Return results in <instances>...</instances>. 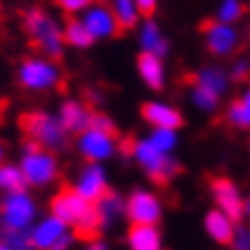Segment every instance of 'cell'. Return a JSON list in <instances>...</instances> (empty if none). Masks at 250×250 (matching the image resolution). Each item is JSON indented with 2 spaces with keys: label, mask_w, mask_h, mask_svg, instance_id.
I'll return each instance as SVG.
<instances>
[{
  "label": "cell",
  "mask_w": 250,
  "mask_h": 250,
  "mask_svg": "<svg viewBox=\"0 0 250 250\" xmlns=\"http://www.w3.org/2000/svg\"><path fill=\"white\" fill-rule=\"evenodd\" d=\"M21 25L23 32L30 39V44L42 55H48L53 60H60L64 55V51H67L64 23L58 21V16L53 12H48L46 7H39V5H30L28 9H23Z\"/></svg>",
  "instance_id": "1"
},
{
  "label": "cell",
  "mask_w": 250,
  "mask_h": 250,
  "mask_svg": "<svg viewBox=\"0 0 250 250\" xmlns=\"http://www.w3.org/2000/svg\"><path fill=\"white\" fill-rule=\"evenodd\" d=\"M19 126H21L25 140H32L44 149L60 154L69 147L71 133L62 126L58 113H48V110H42V108L28 110V113H23L19 117Z\"/></svg>",
  "instance_id": "2"
},
{
  "label": "cell",
  "mask_w": 250,
  "mask_h": 250,
  "mask_svg": "<svg viewBox=\"0 0 250 250\" xmlns=\"http://www.w3.org/2000/svg\"><path fill=\"white\" fill-rule=\"evenodd\" d=\"M62 67L60 62L48 55H25L16 64V83L23 92L30 94H48L62 85Z\"/></svg>",
  "instance_id": "3"
},
{
  "label": "cell",
  "mask_w": 250,
  "mask_h": 250,
  "mask_svg": "<svg viewBox=\"0 0 250 250\" xmlns=\"http://www.w3.org/2000/svg\"><path fill=\"white\" fill-rule=\"evenodd\" d=\"M16 163L21 166L28 188H37V190L51 188L60 179V172H62L58 154L39 147L32 140H23L21 156H19Z\"/></svg>",
  "instance_id": "4"
},
{
  "label": "cell",
  "mask_w": 250,
  "mask_h": 250,
  "mask_svg": "<svg viewBox=\"0 0 250 250\" xmlns=\"http://www.w3.org/2000/svg\"><path fill=\"white\" fill-rule=\"evenodd\" d=\"M129 154H131V159H133V163H136L152 182L170 184L177 174L182 172L179 161L174 159V156H170V154H163L147 136L136 138V140L129 145Z\"/></svg>",
  "instance_id": "5"
},
{
  "label": "cell",
  "mask_w": 250,
  "mask_h": 250,
  "mask_svg": "<svg viewBox=\"0 0 250 250\" xmlns=\"http://www.w3.org/2000/svg\"><path fill=\"white\" fill-rule=\"evenodd\" d=\"M39 220V202L28 188L5 193L0 197V229L30 232Z\"/></svg>",
  "instance_id": "6"
},
{
  "label": "cell",
  "mask_w": 250,
  "mask_h": 250,
  "mask_svg": "<svg viewBox=\"0 0 250 250\" xmlns=\"http://www.w3.org/2000/svg\"><path fill=\"white\" fill-rule=\"evenodd\" d=\"M30 239L37 250H74L78 234L76 229L55 218L53 213H46L39 216V220L32 225Z\"/></svg>",
  "instance_id": "7"
},
{
  "label": "cell",
  "mask_w": 250,
  "mask_h": 250,
  "mask_svg": "<svg viewBox=\"0 0 250 250\" xmlns=\"http://www.w3.org/2000/svg\"><path fill=\"white\" fill-rule=\"evenodd\" d=\"M76 152L85 163H108L120 152L117 131H104L97 126L85 129L76 136Z\"/></svg>",
  "instance_id": "8"
},
{
  "label": "cell",
  "mask_w": 250,
  "mask_h": 250,
  "mask_svg": "<svg viewBox=\"0 0 250 250\" xmlns=\"http://www.w3.org/2000/svg\"><path fill=\"white\" fill-rule=\"evenodd\" d=\"M166 216V205L159 193L138 186L126 195V220L131 225H161Z\"/></svg>",
  "instance_id": "9"
},
{
  "label": "cell",
  "mask_w": 250,
  "mask_h": 250,
  "mask_svg": "<svg viewBox=\"0 0 250 250\" xmlns=\"http://www.w3.org/2000/svg\"><path fill=\"white\" fill-rule=\"evenodd\" d=\"M202 44H205L207 53L218 60L232 58L241 46V32L232 23L209 19L207 23H202Z\"/></svg>",
  "instance_id": "10"
},
{
  "label": "cell",
  "mask_w": 250,
  "mask_h": 250,
  "mask_svg": "<svg viewBox=\"0 0 250 250\" xmlns=\"http://www.w3.org/2000/svg\"><path fill=\"white\" fill-rule=\"evenodd\" d=\"M71 188L90 205L101 200L110 190V174L106 163H83L71 182Z\"/></svg>",
  "instance_id": "11"
},
{
  "label": "cell",
  "mask_w": 250,
  "mask_h": 250,
  "mask_svg": "<svg viewBox=\"0 0 250 250\" xmlns=\"http://www.w3.org/2000/svg\"><path fill=\"white\" fill-rule=\"evenodd\" d=\"M209 193H211V200H213V207L225 211L228 216L241 223L243 220V202H246V195L241 193L239 184L229 177H213L209 182Z\"/></svg>",
  "instance_id": "12"
},
{
  "label": "cell",
  "mask_w": 250,
  "mask_h": 250,
  "mask_svg": "<svg viewBox=\"0 0 250 250\" xmlns=\"http://www.w3.org/2000/svg\"><path fill=\"white\" fill-rule=\"evenodd\" d=\"M81 19H83L85 28L90 30V35L94 37V42H110L122 32V25L115 19L108 0H97L92 7L85 9V14Z\"/></svg>",
  "instance_id": "13"
},
{
  "label": "cell",
  "mask_w": 250,
  "mask_h": 250,
  "mask_svg": "<svg viewBox=\"0 0 250 250\" xmlns=\"http://www.w3.org/2000/svg\"><path fill=\"white\" fill-rule=\"evenodd\" d=\"M90 209H92L90 202L83 200L71 186H69V188H60L48 200V213H53L55 218H60L62 223H67L69 228H76L78 220L83 218Z\"/></svg>",
  "instance_id": "14"
},
{
  "label": "cell",
  "mask_w": 250,
  "mask_h": 250,
  "mask_svg": "<svg viewBox=\"0 0 250 250\" xmlns=\"http://www.w3.org/2000/svg\"><path fill=\"white\" fill-rule=\"evenodd\" d=\"M140 117L147 126L152 129H182L184 124V113L179 108L163 101V99H149L140 106Z\"/></svg>",
  "instance_id": "15"
},
{
  "label": "cell",
  "mask_w": 250,
  "mask_h": 250,
  "mask_svg": "<svg viewBox=\"0 0 250 250\" xmlns=\"http://www.w3.org/2000/svg\"><path fill=\"white\" fill-rule=\"evenodd\" d=\"M92 106L85 101V99H78V97H67L60 101L58 106V117H60L62 126L71 133V136H78L83 133L85 129L92 126Z\"/></svg>",
  "instance_id": "16"
},
{
  "label": "cell",
  "mask_w": 250,
  "mask_h": 250,
  "mask_svg": "<svg viewBox=\"0 0 250 250\" xmlns=\"http://www.w3.org/2000/svg\"><path fill=\"white\" fill-rule=\"evenodd\" d=\"M136 32H138L136 39L140 53H152L166 60L167 53H170V39L166 37V32H163L159 21H154L152 16H145L140 25L136 28Z\"/></svg>",
  "instance_id": "17"
},
{
  "label": "cell",
  "mask_w": 250,
  "mask_h": 250,
  "mask_svg": "<svg viewBox=\"0 0 250 250\" xmlns=\"http://www.w3.org/2000/svg\"><path fill=\"white\" fill-rule=\"evenodd\" d=\"M94 211H97V218H99V229L108 232L122 218H126V195H122L120 190L110 188L101 200L94 202Z\"/></svg>",
  "instance_id": "18"
},
{
  "label": "cell",
  "mask_w": 250,
  "mask_h": 250,
  "mask_svg": "<svg viewBox=\"0 0 250 250\" xmlns=\"http://www.w3.org/2000/svg\"><path fill=\"white\" fill-rule=\"evenodd\" d=\"M136 71H138V78L143 81V85L147 90H152V92L166 90L167 67H166V60H163V58L152 55V53H138Z\"/></svg>",
  "instance_id": "19"
},
{
  "label": "cell",
  "mask_w": 250,
  "mask_h": 250,
  "mask_svg": "<svg viewBox=\"0 0 250 250\" xmlns=\"http://www.w3.org/2000/svg\"><path fill=\"white\" fill-rule=\"evenodd\" d=\"M202 228H205V234L216 246H229L232 236H234V229H236V220L232 216H228L225 211L211 207L205 213V218H202Z\"/></svg>",
  "instance_id": "20"
},
{
  "label": "cell",
  "mask_w": 250,
  "mask_h": 250,
  "mask_svg": "<svg viewBox=\"0 0 250 250\" xmlns=\"http://www.w3.org/2000/svg\"><path fill=\"white\" fill-rule=\"evenodd\" d=\"M193 83L202 85L207 90H211L213 94H218V97H225L232 87V76H229V71L223 64H202V67L195 71V76H193Z\"/></svg>",
  "instance_id": "21"
},
{
  "label": "cell",
  "mask_w": 250,
  "mask_h": 250,
  "mask_svg": "<svg viewBox=\"0 0 250 250\" xmlns=\"http://www.w3.org/2000/svg\"><path fill=\"white\" fill-rule=\"evenodd\" d=\"M129 250H166L163 232L159 225H129L126 229Z\"/></svg>",
  "instance_id": "22"
},
{
  "label": "cell",
  "mask_w": 250,
  "mask_h": 250,
  "mask_svg": "<svg viewBox=\"0 0 250 250\" xmlns=\"http://www.w3.org/2000/svg\"><path fill=\"white\" fill-rule=\"evenodd\" d=\"M225 122L236 131H250V85L228 104Z\"/></svg>",
  "instance_id": "23"
},
{
  "label": "cell",
  "mask_w": 250,
  "mask_h": 250,
  "mask_svg": "<svg viewBox=\"0 0 250 250\" xmlns=\"http://www.w3.org/2000/svg\"><path fill=\"white\" fill-rule=\"evenodd\" d=\"M64 44L74 51H87L92 44H97L90 30L85 28V23L81 16H71L64 21Z\"/></svg>",
  "instance_id": "24"
},
{
  "label": "cell",
  "mask_w": 250,
  "mask_h": 250,
  "mask_svg": "<svg viewBox=\"0 0 250 250\" xmlns=\"http://www.w3.org/2000/svg\"><path fill=\"white\" fill-rule=\"evenodd\" d=\"M117 23L122 25V30H136L140 21H143V12L138 7L136 0H108Z\"/></svg>",
  "instance_id": "25"
},
{
  "label": "cell",
  "mask_w": 250,
  "mask_h": 250,
  "mask_svg": "<svg viewBox=\"0 0 250 250\" xmlns=\"http://www.w3.org/2000/svg\"><path fill=\"white\" fill-rule=\"evenodd\" d=\"M188 99H190V104H193L195 110H200L202 115H213L220 108V99L223 97L213 94L211 90H207V87H202V85L193 83L190 85V90H188Z\"/></svg>",
  "instance_id": "26"
},
{
  "label": "cell",
  "mask_w": 250,
  "mask_h": 250,
  "mask_svg": "<svg viewBox=\"0 0 250 250\" xmlns=\"http://www.w3.org/2000/svg\"><path fill=\"white\" fill-rule=\"evenodd\" d=\"M23 188H28V184H25L21 166L5 161L0 166V193L5 195V193H14V190H23Z\"/></svg>",
  "instance_id": "27"
},
{
  "label": "cell",
  "mask_w": 250,
  "mask_h": 250,
  "mask_svg": "<svg viewBox=\"0 0 250 250\" xmlns=\"http://www.w3.org/2000/svg\"><path fill=\"white\" fill-rule=\"evenodd\" d=\"M246 12H248V7H246V2H243V0H220L218 5H216L213 19H216V21L236 25V23L246 16Z\"/></svg>",
  "instance_id": "28"
},
{
  "label": "cell",
  "mask_w": 250,
  "mask_h": 250,
  "mask_svg": "<svg viewBox=\"0 0 250 250\" xmlns=\"http://www.w3.org/2000/svg\"><path fill=\"white\" fill-rule=\"evenodd\" d=\"M147 138H149L163 154L174 156V152L179 149V131L177 129H152L147 133Z\"/></svg>",
  "instance_id": "29"
},
{
  "label": "cell",
  "mask_w": 250,
  "mask_h": 250,
  "mask_svg": "<svg viewBox=\"0 0 250 250\" xmlns=\"http://www.w3.org/2000/svg\"><path fill=\"white\" fill-rule=\"evenodd\" d=\"M97 0H53V5L58 7V12L60 14H64L67 19H71V16H83L85 9L92 7Z\"/></svg>",
  "instance_id": "30"
},
{
  "label": "cell",
  "mask_w": 250,
  "mask_h": 250,
  "mask_svg": "<svg viewBox=\"0 0 250 250\" xmlns=\"http://www.w3.org/2000/svg\"><path fill=\"white\" fill-rule=\"evenodd\" d=\"M0 239L14 246L16 250H37L32 246L30 232H12V229H0Z\"/></svg>",
  "instance_id": "31"
},
{
  "label": "cell",
  "mask_w": 250,
  "mask_h": 250,
  "mask_svg": "<svg viewBox=\"0 0 250 250\" xmlns=\"http://www.w3.org/2000/svg\"><path fill=\"white\" fill-rule=\"evenodd\" d=\"M74 229H76L78 236H97L101 232L99 229V218H97V211H94V205H92V209L85 213L83 218L78 220V225Z\"/></svg>",
  "instance_id": "32"
},
{
  "label": "cell",
  "mask_w": 250,
  "mask_h": 250,
  "mask_svg": "<svg viewBox=\"0 0 250 250\" xmlns=\"http://www.w3.org/2000/svg\"><path fill=\"white\" fill-rule=\"evenodd\" d=\"M228 71H229V76H232L234 83L248 81L250 78V58H246V55H236V58H232V64L228 67Z\"/></svg>",
  "instance_id": "33"
},
{
  "label": "cell",
  "mask_w": 250,
  "mask_h": 250,
  "mask_svg": "<svg viewBox=\"0 0 250 250\" xmlns=\"http://www.w3.org/2000/svg\"><path fill=\"white\" fill-rule=\"evenodd\" d=\"M232 250H250V225L246 223H236L234 236H232V243H229Z\"/></svg>",
  "instance_id": "34"
},
{
  "label": "cell",
  "mask_w": 250,
  "mask_h": 250,
  "mask_svg": "<svg viewBox=\"0 0 250 250\" xmlns=\"http://www.w3.org/2000/svg\"><path fill=\"white\" fill-rule=\"evenodd\" d=\"M92 126L104 131H117V124H115L113 117L106 113H99V110H94V115H92Z\"/></svg>",
  "instance_id": "35"
},
{
  "label": "cell",
  "mask_w": 250,
  "mask_h": 250,
  "mask_svg": "<svg viewBox=\"0 0 250 250\" xmlns=\"http://www.w3.org/2000/svg\"><path fill=\"white\" fill-rule=\"evenodd\" d=\"M104 99H106V97L99 92V87H87V97H85V101H87L92 108L101 106V104H104Z\"/></svg>",
  "instance_id": "36"
},
{
  "label": "cell",
  "mask_w": 250,
  "mask_h": 250,
  "mask_svg": "<svg viewBox=\"0 0 250 250\" xmlns=\"http://www.w3.org/2000/svg\"><path fill=\"white\" fill-rule=\"evenodd\" d=\"M136 2L145 16H152L154 12L159 9V0H136Z\"/></svg>",
  "instance_id": "37"
},
{
  "label": "cell",
  "mask_w": 250,
  "mask_h": 250,
  "mask_svg": "<svg viewBox=\"0 0 250 250\" xmlns=\"http://www.w3.org/2000/svg\"><path fill=\"white\" fill-rule=\"evenodd\" d=\"M83 250H110V248H108V243L104 241V239H92Z\"/></svg>",
  "instance_id": "38"
},
{
  "label": "cell",
  "mask_w": 250,
  "mask_h": 250,
  "mask_svg": "<svg viewBox=\"0 0 250 250\" xmlns=\"http://www.w3.org/2000/svg\"><path fill=\"white\" fill-rule=\"evenodd\" d=\"M243 220L250 223V195H246V202H243Z\"/></svg>",
  "instance_id": "39"
},
{
  "label": "cell",
  "mask_w": 250,
  "mask_h": 250,
  "mask_svg": "<svg viewBox=\"0 0 250 250\" xmlns=\"http://www.w3.org/2000/svg\"><path fill=\"white\" fill-rule=\"evenodd\" d=\"M5 156H7V149H5V143L0 140V166L5 163Z\"/></svg>",
  "instance_id": "40"
},
{
  "label": "cell",
  "mask_w": 250,
  "mask_h": 250,
  "mask_svg": "<svg viewBox=\"0 0 250 250\" xmlns=\"http://www.w3.org/2000/svg\"><path fill=\"white\" fill-rule=\"evenodd\" d=\"M0 250H16L14 246H9L7 241H2V239H0Z\"/></svg>",
  "instance_id": "41"
},
{
  "label": "cell",
  "mask_w": 250,
  "mask_h": 250,
  "mask_svg": "<svg viewBox=\"0 0 250 250\" xmlns=\"http://www.w3.org/2000/svg\"><path fill=\"white\" fill-rule=\"evenodd\" d=\"M0 197H2V193H0Z\"/></svg>",
  "instance_id": "42"
},
{
  "label": "cell",
  "mask_w": 250,
  "mask_h": 250,
  "mask_svg": "<svg viewBox=\"0 0 250 250\" xmlns=\"http://www.w3.org/2000/svg\"><path fill=\"white\" fill-rule=\"evenodd\" d=\"M229 250H232V248H229Z\"/></svg>",
  "instance_id": "43"
}]
</instances>
